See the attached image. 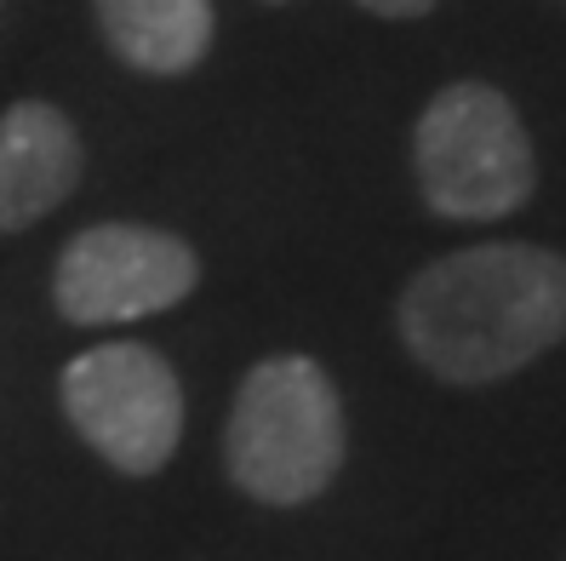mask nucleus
<instances>
[{
	"label": "nucleus",
	"mask_w": 566,
	"mask_h": 561,
	"mask_svg": "<svg viewBox=\"0 0 566 561\" xmlns=\"http://www.w3.org/2000/svg\"><path fill=\"white\" fill-rule=\"evenodd\" d=\"M81 184V138L70 115L23 97L0 115V236L41 224Z\"/></svg>",
	"instance_id": "6"
},
{
	"label": "nucleus",
	"mask_w": 566,
	"mask_h": 561,
	"mask_svg": "<svg viewBox=\"0 0 566 561\" xmlns=\"http://www.w3.org/2000/svg\"><path fill=\"white\" fill-rule=\"evenodd\" d=\"M92 7L126 70L189 75L212 46V0H92Z\"/></svg>",
	"instance_id": "7"
},
{
	"label": "nucleus",
	"mask_w": 566,
	"mask_h": 561,
	"mask_svg": "<svg viewBox=\"0 0 566 561\" xmlns=\"http://www.w3.org/2000/svg\"><path fill=\"white\" fill-rule=\"evenodd\" d=\"M201 281V258L189 241L149 224H92L57 252L52 304L75 326L144 321L184 304Z\"/></svg>",
	"instance_id": "5"
},
{
	"label": "nucleus",
	"mask_w": 566,
	"mask_h": 561,
	"mask_svg": "<svg viewBox=\"0 0 566 561\" xmlns=\"http://www.w3.org/2000/svg\"><path fill=\"white\" fill-rule=\"evenodd\" d=\"M63 413L120 476H155L184 436V389L149 344H97L63 367Z\"/></svg>",
	"instance_id": "4"
},
{
	"label": "nucleus",
	"mask_w": 566,
	"mask_h": 561,
	"mask_svg": "<svg viewBox=\"0 0 566 561\" xmlns=\"http://www.w3.org/2000/svg\"><path fill=\"white\" fill-rule=\"evenodd\" d=\"M395 321L441 384H497L566 339V258L532 241L447 252L407 281Z\"/></svg>",
	"instance_id": "1"
},
{
	"label": "nucleus",
	"mask_w": 566,
	"mask_h": 561,
	"mask_svg": "<svg viewBox=\"0 0 566 561\" xmlns=\"http://www.w3.org/2000/svg\"><path fill=\"white\" fill-rule=\"evenodd\" d=\"M223 465L258 505H310L344 465V407L310 355H270L235 389Z\"/></svg>",
	"instance_id": "2"
},
{
	"label": "nucleus",
	"mask_w": 566,
	"mask_h": 561,
	"mask_svg": "<svg viewBox=\"0 0 566 561\" xmlns=\"http://www.w3.org/2000/svg\"><path fill=\"white\" fill-rule=\"evenodd\" d=\"M412 167L429 212L458 224L510 218L538 189V160L515 104L486 81H452L423 104Z\"/></svg>",
	"instance_id": "3"
},
{
	"label": "nucleus",
	"mask_w": 566,
	"mask_h": 561,
	"mask_svg": "<svg viewBox=\"0 0 566 561\" xmlns=\"http://www.w3.org/2000/svg\"><path fill=\"white\" fill-rule=\"evenodd\" d=\"M355 7L378 12V18H423V12H436L441 0H355Z\"/></svg>",
	"instance_id": "8"
}]
</instances>
